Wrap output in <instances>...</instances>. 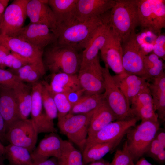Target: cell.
I'll use <instances>...</instances> for the list:
<instances>
[{"instance_id":"cell-21","label":"cell","mask_w":165,"mask_h":165,"mask_svg":"<svg viewBox=\"0 0 165 165\" xmlns=\"http://www.w3.org/2000/svg\"><path fill=\"white\" fill-rule=\"evenodd\" d=\"M0 112L5 122L6 133L13 124L21 119L13 89L0 88Z\"/></svg>"},{"instance_id":"cell-44","label":"cell","mask_w":165,"mask_h":165,"mask_svg":"<svg viewBox=\"0 0 165 165\" xmlns=\"http://www.w3.org/2000/svg\"><path fill=\"white\" fill-rule=\"evenodd\" d=\"M10 51L7 47L0 44V68L4 69L6 68L3 63L5 57L11 53Z\"/></svg>"},{"instance_id":"cell-9","label":"cell","mask_w":165,"mask_h":165,"mask_svg":"<svg viewBox=\"0 0 165 165\" xmlns=\"http://www.w3.org/2000/svg\"><path fill=\"white\" fill-rule=\"evenodd\" d=\"M29 0H15L6 8L0 23V34L15 37L24 27Z\"/></svg>"},{"instance_id":"cell-23","label":"cell","mask_w":165,"mask_h":165,"mask_svg":"<svg viewBox=\"0 0 165 165\" xmlns=\"http://www.w3.org/2000/svg\"><path fill=\"white\" fill-rule=\"evenodd\" d=\"M109 18L96 30L83 50L81 65L90 62L98 55L108 37L110 29Z\"/></svg>"},{"instance_id":"cell-20","label":"cell","mask_w":165,"mask_h":165,"mask_svg":"<svg viewBox=\"0 0 165 165\" xmlns=\"http://www.w3.org/2000/svg\"><path fill=\"white\" fill-rule=\"evenodd\" d=\"M113 78L130 105L132 101L148 86V82L145 78L125 72L113 76Z\"/></svg>"},{"instance_id":"cell-22","label":"cell","mask_w":165,"mask_h":165,"mask_svg":"<svg viewBox=\"0 0 165 165\" xmlns=\"http://www.w3.org/2000/svg\"><path fill=\"white\" fill-rule=\"evenodd\" d=\"M130 106L135 116L139 117L141 121H158L148 86L132 101Z\"/></svg>"},{"instance_id":"cell-17","label":"cell","mask_w":165,"mask_h":165,"mask_svg":"<svg viewBox=\"0 0 165 165\" xmlns=\"http://www.w3.org/2000/svg\"><path fill=\"white\" fill-rule=\"evenodd\" d=\"M0 44L30 63H42L43 51L17 37L0 34Z\"/></svg>"},{"instance_id":"cell-26","label":"cell","mask_w":165,"mask_h":165,"mask_svg":"<svg viewBox=\"0 0 165 165\" xmlns=\"http://www.w3.org/2000/svg\"><path fill=\"white\" fill-rule=\"evenodd\" d=\"M154 110L158 119L163 122L165 119V74L152 79L148 82Z\"/></svg>"},{"instance_id":"cell-33","label":"cell","mask_w":165,"mask_h":165,"mask_svg":"<svg viewBox=\"0 0 165 165\" xmlns=\"http://www.w3.org/2000/svg\"><path fill=\"white\" fill-rule=\"evenodd\" d=\"M105 101L103 93L85 95L72 107L69 113L73 114L88 113L95 110Z\"/></svg>"},{"instance_id":"cell-53","label":"cell","mask_w":165,"mask_h":165,"mask_svg":"<svg viewBox=\"0 0 165 165\" xmlns=\"http://www.w3.org/2000/svg\"><path fill=\"white\" fill-rule=\"evenodd\" d=\"M3 160L4 157H0V165H4Z\"/></svg>"},{"instance_id":"cell-49","label":"cell","mask_w":165,"mask_h":165,"mask_svg":"<svg viewBox=\"0 0 165 165\" xmlns=\"http://www.w3.org/2000/svg\"><path fill=\"white\" fill-rule=\"evenodd\" d=\"M155 160L160 163H164L165 161V149H163L160 152Z\"/></svg>"},{"instance_id":"cell-11","label":"cell","mask_w":165,"mask_h":165,"mask_svg":"<svg viewBox=\"0 0 165 165\" xmlns=\"http://www.w3.org/2000/svg\"><path fill=\"white\" fill-rule=\"evenodd\" d=\"M135 31L122 42V63L124 72L145 78L144 59L145 55L138 46L135 39Z\"/></svg>"},{"instance_id":"cell-35","label":"cell","mask_w":165,"mask_h":165,"mask_svg":"<svg viewBox=\"0 0 165 165\" xmlns=\"http://www.w3.org/2000/svg\"><path fill=\"white\" fill-rule=\"evenodd\" d=\"M158 35L147 28H142L135 34L136 42L143 53L147 55L152 53Z\"/></svg>"},{"instance_id":"cell-13","label":"cell","mask_w":165,"mask_h":165,"mask_svg":"<svg viewBox=\"0 0 165 165\" xmlns=\"http://www.w3.org/2000/svg\"><path fill=\"white\" fill-rule=\"evenodd\" d=\"M32 84L31 120L38 134L57 132L53 120L50 119L43 110L41 82L38 81Z\"/></svg>"},{"instance_id":"cell-3","label":"cell","mask_w":165,"mask_h":165,"mask_svg":"<svg viewBox=\"0 0 165 165\" xmlns=\"http://www.w3.org/2000/svg\"><path fill=\"white\" fill-rule=\"evenodd\" d=\"M110 28L121 42L128 38L139 25L137 0H116L109 13Z\"/></svg>"},{"instance_id":"cell-10","label":"cell","mask_w":165,"mask_h":165,"mask_svg":"<svg viewBox=\"0 0 165 165\" xmlns=\"http://www.w3.org/2000/svg\"><path fill=\"white\" fill-rule=\"evenodd\" d=\"M38 135L31 119H21L9 129L6 139L10 144L25 148L31 153L35 147Z\"/></svg>"},{"instance_id":"cell-14","label":"cell","mask_w":165,"mask_h":165,"mask_svg":"<svg viewBox=\"0 0 165 165\" xmlns=\"http://www.w3.org/2000/svg\"><path fill=\"white\" fill-rule=\"evenodd\" d=\"M139 119L136 116L127 120L112 122L94 134L88 136L86 143H108L122 138L130 129L135 126Z\"/></svg>"},{"instance_id":"cell-6","label":"cell","mask_w":165,"mask_h":165,"mask_svg":"<svg viewBox=\"0 0 165 165\" xmlns=\"http://www.w3.org/2000/svg\"><path fill=\"white\" fill-rule=\"evenodd\" d=\"M94 111L85 114L69 113L58 118L57 126L61 132L66 135L70 142L76 145L82 152L86 142Z\"/></svg>"},{"instance_id":"cell-37","label":"cell","mask_w":165,"mask_h":165,"mask_svg":"<svg viewBox=\"0 0 165 165\" xmlns=\"http://www.w3.org/2000/svg\"><path fill=\"white\" fill-rule=\"evenodd\" d=\"M22 82L9 70L0 68V88L13 89Z\"/></svg>"},{"instance_id":"cell-15","label":"cell","mask_w":165,"mask_h":165,"mask_svg":"<svg viewBox=\"0 0 165 165\" xmlns=\"http://www.w3.org/2000/svg\"><path fill=\"white\" fill-rule=\"evenodd\" d=\"M100 51L105 65L116 75L125 72L122 63V42L118 36L110 28L106 42Z\"/></svg>"},{"instance_id":"cell-2","label":"cell","mask_w":165,"mask_h":165,"mask_svg":"<svg viewBox=\"0 0 165 165\" xmlns=\"http://www.w3.org/2000/svg\"><path fill=\"white\" fill-rule=\"evenodd\" d=\"M109 11L86 21H75L58 28L56 34V43L70 46L82 51L96 30L109 19Z\"/></svg>"},{"instance_id":"cell-36","label":"cell","mask_w":165,"mask_h":165,"mask_svg":"<svg viewBox=\"0 0 165 165\" xmlns=\"http://www.w3.org/2000/svg\"><path fill=\"white\" fill-rule=\"evenodd\" d=\"M41 97L43 107L48 116L53 120L57 117L58 112L53 96L48 87V83L41 82Z\"/></svg>"},{"instance_id":"cell-7","label":"cell","mask_w":165,"mask_h":165,"mask_svg":"<svg viewBox=\"0 0 165 165\" xmlns=\"http://www.w3.org/2000/svg\"><path fill=\"white\" fill-rule=\"evenodd\" d=\"M139 25L158 35L165 28V0H137Z\"/></svg>"},{"instance_id":"cell-5","label":"cell","mask_w":165,"mask_h":165,"mask_svg":"<svg viewBox=\"0 0 165 165\" xmlns=\"http://www.w3.org/2000/svg\"><path fill=\"white\" fill-rule=\"evenodd\" d=\"M102 70L105 100L116 120H127L136 117L129 101L116 84L108 68L105 65Z\"/></svg>"},{"instance_id":"cell-30","label":"cell","mask_w":165,"mask_h":165,"mask_svg":"<svg viewBox=\"0 0 165 165\" xmlns=\"http://www.w3.org/2000/svg\"><path fill=\"white\" fill-rule=\"evenodd\" d=\"M21 119H28L31 114L32 102L31 86L22 82L13 89Z\"/></svg>"},{"instance_id":"cell-31","label":"cell","mask_w":165,"mask_h":165,"mask_svg":"<svg viewBox=\"0 0 165 165\" xmlns=\"http://www.w3.org/2000/svg\"><path fill=\"white\" fill-rule=\"evenodd\" d=\"M5 156L9 165H33L31 153L26 148L9 144L5 146Z\"/></svg>"},{"instance_id":"cell-28","label":"cell","mask_w":165,"mask_h":165,"mask_svg":"<svg viewBox=\"0 0 165 165\" xmlns=\"http://www.w3.org/2000/svg\"><path fill=\"white\" fill-rule=\"evenodd\" d=\"M116 119L105 101L94 110L89 126L88 136L92 135Z\"/></svg>"},{"instance_id":"cell-18","label":"cell","mask_w":165,"mask_h":165,"mask_svg":"<svg viewBox=\"0 0 165 165\" xmlns=\"http://www.w3.org/2000/svg\"><path fill=\"white\" fill-rule=\"evenodd\" d=\"M115 3L116 0H77L75 20L83 22L101 16L110 10Z\"/></svg>"},{"instance_id":"cell-27","label":"cell","mask_w":165,"mask_h":165,"mask_svg":"<svg viewBox=\"0 0 165 165\" xmlns=\"http://www.w3.org/2000/svg\"><path fill=\"white\" fill-rule=\"evenodd\" d=\"M122 138L108 143H86L82 152L84 165L100 160L115 149Z\"/></svg>"},{"instance_id":"cell-8","label":"cell","mask_w":165,"mask_h":165,"mask_svg":"<svg viewBox=\"0 0 165 165\" xmlns=\"http://www.w3.org/2000/svg\"><path fill=\"white\" fill-rule=\"evenodd\" d=\"M102 68L99 55L90 62L81 65L78 77L81 87L86 94H98L104 92Z\"/></svg>"},{"instance_id":"cell-12","label":"cell","mask_w":165,"mask_h":165,"mask_svg":"<svg viewBox=\"0 0 165 165\" xmlns=\"http://www.w3.org/2000/svg\"><path fill=\"white\" fill-rule=\"evenodd\" d=\"M15 37L21 39L43 51L57 42V35L47 26L30 23L24 26Z\"/></svg>"},{"instance_id":"cell-42","label":"cell","mask_w":165,"mask_h":165,"mask_svg":"<svg viewBox=\"0 0 165 165\" xmlns=\"http://www.w3.org/2000/svg\"><path fill=\"white\" fill-rule=\"evenodd\" d=\"M164 149L165 148L161 146L155 138L150 143L145 154L155 160L160 152Z\"/></svg>"},{"instance_id":"cell-16","label":"cell","mask_w":165,"mask_h":165,"mask_svg":"<svg viewBox=\"0 0 165 165\" xmlns=\"http://www.w3.org/2000/svg\"><path fill=\"white\" fill-rule=\"evenodd\" d=\"M48 2V0H29L26 8L27 16L30 23L46 25L56 34L57 20Z\"/></svg>"},{"instance_id":"cell-43","label":"cell","mask_w":165,"mask_h":165,"mask_svg":"<svg viewBox=\"0 0 165 165\" xmlns=\"http://www.w3.org/2000/svg\"><path fill=\"white\" fill-rule=\"evenodd\" d=\"M65 94L72 107L77 104L85 95H86L85 91L82 89Z\"/></svg>"},{"instance_id":"cell-45","label":"cell","mask_w":165,"mask_h":165,"mask_svg":"<svg viewBox=\"0 0 165 165\" xmlns=\"http://www.w3.org/2000/svg\"><path fill=\"white\" fill-rule=\"evenodd\" d=\"M6 127L5 122L0 112V140L2 142L6 141Z\"/></svg>"},{"instance_id":"cell-41","label":"cell","mask_w":165,"mask_h":165,"mask_svg":"<svg viewBox=\"0 0 165 165\" xmlns=\"http://www.w3.org/2000/svg\"><path fill=\"white\" fill-rule=\"evenodd\" d=\"M165 35L164 33L158 34L153 49L152 53L163 60H165Z\"/></svg>"},{"instance_id":"cell-52","label":"cell","mask_w":165,"mask_h":165,"mask_svg":"<svg viewBox=\"0 0 165 165\" xmlns=\"http://www.w3.org/2000/svg\"><path fill=\"white\" fill-rule=\"evenodd\" d=\"M5 152L4 146L0 140V157H4Z\"/></svg>"},{"instance_id":"cell-47","label":"cell","mask_w":165,"mask_h":165,"mask_svg":"<svg viewBox=\"0 0 165 165\" xmlns=\"http://www.w3.org/2000/svg\"><path fill=\"white\" fill-rule=\"evenodd\" d=\"M155 138L161 146L165 148V132L164 131H160L159 132L158 131L156 135Z\"/></svg>"},{"instance_id":"cell-19","label":"cell","mask_w":165,"mask_h":165,"mask_svg":"<svg viewBox=\"0 0 165 165\" xmlns=\"http://www.w3.org/2000/svg\"><path fill=\"white\" fill-rule=\"evenodd\" d=\"M64 141L57 132H51L46 135L31 153L33 163L52 157L57 158L61 152Z\"/></svg>"},{"instance_id":"cell-25","label":"cell","mask_w":165,"mask_h":165,"mask_svg":"<svg viewBox=\"0 0 165 165\" xmlns=\"http://www.w3.org/2000/svg\"><path fill=\"white\" fill-rule=\"evenodd\" d=\"M48 87L53 94H66L82 89L77 74L64 73L52 74L50 83H48Z\"/></svg>"},{"instance_id":"cell-40","label":"cell","mask_w":165,"mask_h":165,"mask_svg":"<svg viewBox=\"0 0 165 165\" xmlns=\"http://www.w3.org/2000/svg\"><path fill=\"white\" fill-rule=\"evenodd\" d=\"M110 165H135L131 156L123 147L116 152Z\"/></svg>"},{"instance_id":"cell-24","label":"cell","mask_w":165,"mask_h":165,"mask_svg":"<svg viewBox=\"0 0 165 165\" xmlns=\"http://www.w3.org/2000/svg\"><path fill=\"white\" fill-rule=\"evenodd\" d=\"M77 1V0H48V4L57 20V30L76 21L75 13Z\"/></svg>"},{"instance_id":"cell-39","label":"cell","mask_w":165,"mask_h":165,"mask_svg":"<svg viewBox=\"0 0 165 165\" xmlns=\"http://www.w3.org/2000/svg\"><path fill=\"white\" fill-rule=\"evenodd\" d=\"M3 63L6 67L16 70L31 63L18 54L11 52L5 57Z\"/></svg>"},{"instance_id":"cell-32","label":"cell","mask_w":165,"mask_h":165,"mask_svg":"<svg viewBox=\"0 0 165 165\" xmlns=\"http://www.w3.org/2000/svg\"><path fill=\"white\" fill-rule=\"evenodd\" d=\"M57 158V165H84L82 153L67 140H64L61 152Z\"/></svg>"},{"instance_id":"cell-1","label":"cell","mask_w":165,"mask_h":165,"mask_svg":"<svg viewBox=\"0 0 165 165\" xmlns=\"http://www.w3.org/2000/svg\"><path fill=\"white\" fill-rule=\"evenodd\" d=\"M73 47L55 43L44 50L43 61L52 74H78L81 66L82 52Z\"/></svg>"},{"instance_id":"cell-38","label":"cell","mask_w":165,"mask_h":165,"mask_svg":"<svg viewBox=\"0 0 165 165\" xmlns=\"http://www.w3.org/2000/svg\"><path fill=\"white\" fill-rule=\"evenodd\" d=\"M52 94L57 110L58 118L63 117L69 113L72 106L68 100L66 94L60 93Z\"/></svg>"},{"instance_id":"cell-4","label":"cell","mask_w":165,"mask_h":165,"mask_svg":"<svg viewBox=\"0 0 165 165\" xmlns=\"http://www.w3.org/2000/svg\"><path fill=\"white\" fill-rule=\"evenodd\" d=\"M159 129V121L146 120L127 131L123 147L134 160H138L145 153Z\"/></svg>"},{"instance_id":"cell-54","label":"cell","mask_w":165,"mask_h":165,"mask_svg":"<svg viewBox=\"0 0 165 165\" xmlns=\"http://www.w3.org/2000/svg\"></svg>"},{"instance_id":"cell-34","label":"cell","mask_w":165,"mask_h":165,"mask_svg":"<svg viewBox=\"0 0 165 165\" xmlns=\"http://www.w3.org/2000/svg\"><path fill=\"white\" fill-rule=\"evenodd\" d=\"M144 67L145 78L148 82L165 74L163 60L152 53L145 56Z\"/></svg>"},{"instance_id":"cell-51","label":"cell","mask_w":165,"mask_h":165,"mask_svg":"<svg viewBox=\"0 0 165 165\" xmlns=\"http://www.w3.org/2000/svg\"><path fill=\"white\" fill-rule=\"evenodd\" d=\"M86 165H110V163L102 160L90 163Z\"/></svg>"},{"instance_id":"cell-29","label":"cell","mask_w":165,"mask_h":165,"mask_svg":"<svg viewBox=\"0 0 165 165\" xmlns=\"http://www.w3.org/2000/svg\"><path fill=\"white\" fill-rule=\"evenodd\" d=\"M8 70L23 82H26L32 84L38 81L46 72L43 62L30 63L18 69L9 68Z\"/></svg>"},{"instance_id":"cell-50","label":"cell","mask_w":165,"mask_h":165,"mask_svg":"<svg viewBox=\"0 0 165 165\" xmlns=\"http://www.w3.org/2000/svg\"><path fill=\"white\" fill-rule=\"evenodd\" d=\"M135 165H153L144 158H141L137 162Z\"/></svg>"},{"instance_id":"cell-46","label":"cell","mask_w":165,"mask_h":165,"mask_svg":"<svg viewBox=\"0 0 165 165\" xmlns=\"http://www.w3.org/2000/svg\"><path fill=\"white\" fill-rule=\"evenodd\" d=\"M33 165H57V158L52 157L38 163H34Z\"/></svg>"},{"instance_id":"cell-48","label":"cell","mask_w":165,"mask_h":165,"mask_svg":"<svg viewBox=\"0 0 165 165\" xmlns=\"http://www.w3.org/2000/svg\"><path fill=\"white\" fill-rule=\"evenodd\" d=\"M9 1L8 0H0V23Z\"/></svg>"}]
</instances>
